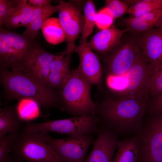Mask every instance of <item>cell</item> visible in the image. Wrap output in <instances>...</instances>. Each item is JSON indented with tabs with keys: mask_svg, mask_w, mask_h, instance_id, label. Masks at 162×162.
<instances>
[{
	"mask_svg": "<svg viewBox=\"0 0 162 162\" xmlns=\"http://www.w3.org/2000/svg\"><path fill=\"white\" fill-rule=\"evenodd\" d=\"M28 3L30 5L35 8H41L50 3L49 0H28Z\"/></svg>",
	"mask_w": 162,
	"mask_h": 162,
	"instance_id": "obj_34",
	"label": "cell"
},
{
	"mask_svg": "<svg viewBox=\"0 0 162 162\" xmlns=\"http://www.w3.org/2000/svg\"><path fill=\"white\" fill-rule=\"evenodd\" d=\"M20 134L19 131L10 133L0 140V162H8L11 159L8 153Z\"/></svg>",
	"mask_w": 162,
	"mask_h": 162,
	"instance_id": "obj_27",
	"label": "cell"
},
{
	"mask_svg": "<svg viewBox=\"0 0 162 162\" xmlns=\"http://www.w3.org/2000/svg\"><path fill=\"white\" fill-rule=\"evenodd\" d=\"M18 0H0V26L3 25L8 16L16 8Z\"/></svg>",
	"mask_w": 162,
	"mask_h": 162,
	"instance_id": "obj_32",
	"label": "cell"
},
{
	"mask_svg": "<svg viewBox=\"0 0 162 162\" xmlns=\"http://www.w3.org/2000/svg\"><path fill=\"white\" fill-rule=\"evenodd\" d=\"M137 137L118 140L117 152L112 162H136L138 157Z\"/></svg>",
	"mask_w": 162,
	"mask_h": 162,
	"instance_id": "obj_20",
	"label": "cell"
},
{
	"mask_svg": "<svg viewBox=\"0 0 162 162\" xmlns=\"http://www.w3.org/2000/svg\"><path fill=\"white\" fill-rule=\"evenodd\" d=\"M153 71L142 50L126 73L128 85L124 90L118 94L119 98H147L148 85Z\"/></svg>",
	"mask_w": 162,
	"mask_h": 162,
	"instance_id": "obj_10",
	"label": "cell"
},
{
	"mask_svg": "<svg viewBox=\"0 0 162 162\" xmlns=\"http://www.w3.org/2000/svg\"><path fill=\"white\" fill-rule=\"evenodd\" d=\"M41 29L46 40L50 44H57L66 40L65 32L58 18H48L44 22Z\"/></svg>",
	"mask_w": 162,
	"mask_h": 162,
	"instance_id": "obj_22",
	"label": "cell"
},
{
	"mask_svg": "<svg viewBox=\"0 0 162 162\" xmlns=\"http://www.w3.org/2000/svg\"><path fill=\"white\" fill-rule=\"evenodd\" d=\"M58 11L57 6H54L44 14L36 20L32 24L27 27L22 34L32 39H34L37 36L39 30L44 22L54 13Z\"/></svg>",
	"mask_w": 162,
	"mask_h": 162,
	"instance_id": "obj_26",
	"label": "cell"
},
{
	"mask_svg": "<svg viewBox=\"0 0 162 162\" xmlns=\"http://www.w3.org/2000/svg\"><path fill=\"white\" fill-rule=\"evenodd\" d=\"M106 4L105 7L114 19L128 13V5L123 0H106Z\"/></svg>",
	"mask_w": 162,
	"mask_h": 162,
	"instance_id": "obj_30",
	"label": "cell"
},
{
	"mask_svg": "<svg viewBox=\"0 0 162 162\" xmlns=\"http://www.w3.org/2000/svg\"><path fill=\"white\" fill-rule=\"evenodd\" d=\"M92 149L83 162H112L118 140L115 133L100 123Z\"/></svg>",
	"mask_w": 162,
	"mask_h": 162,
	"instance_id": "obj_13",
	"label": "cell"
},
{
	"mask_svg": "<svg viewBox=\"0 0 162 162\" xmlns=\"http://www.w3.org/2000/svg\"><path fill=\"white\" fill-rule=\"evenodd\" d=\"M142 50L138 33L125 32L119 44L104 55L106 76L126 74Z\"/></svg>",
	"mask_w": 162,
	"mask_h": 162,
	"instance_id": "obj_4",
	"label": "cell"
},
{
	"mask_svg": "<svg viewBox=\"0 0 162 162\" xmlns=\"http://www.w3.org/2000/svg\"><path fill=\"white\" fill-rule=\"evenodd\" d=\"M148 104L147 98H108L97 103L95 114L100 123L115 133H138Z\"/></svg>",
	"mask_w": 162,
	"mask_h": 162,
	"instance_id": "obj_1",
	"label": "cell"
},
{
	"mask_svg": "<svg viewBox=\"0 0 162 162\" xmlns=\"http://www.w3.org/2000/svg\"><path fill=\"white\" fill-rule=\"evenodd\" d=\"M34 8L28 3L27 0H18L16 7L8 16L3 26L9 29L20 26L26 28Z\"/></svg>",
	"mask_w": 162,
	"mask_h": 162,
	"instance_id": "obj_19",
	"label": "cell"
},
{
	"mask_svg": "<svg viewBox=\"0 0 162 162\" xmlns=\"http://www.w3.org/2000/svg\"><path fill=\"white\" fill-rule=\"evenodd\" d=\"M2 83L6 91L15 98H29L35 100L45 108H60L54 89L35 80L21 69L1 72Z\"/></svg>",
	"mask_w": 162,
	"mask_h": 162,
	"instance_id": "obj_2",
	"label": "cell"
},
{
	"mask_svg": "<svg viewBox=\"0 0 162 162\" xmlns=\"http://www.w3.org/2000/svg\"><path fill=\"white\" fill-rule=\"evenodd\" d=\"M115 26L102 30L92 36L88 42L92 50L104 56L120 43L124 33Z\"/></svg>",
	"mask_w": 162,
	"mask_h": 162,
	"instance_id": "obj_17",
	"label": "cell"
},
{
	"mask_svg": "<svg viewBox=\"0 0 162 162\" xmlns=\"http://www.w3.org/2000/svg\"><path fill=\"white\" fill-rule=\"evenodd\" d=\"M129 8V17H138L151 12L162 9V0H123Z\"/></svg>",
	"mask_w": 162,
	"mask_h": 162,
	"instance_id": "obj_23",
	"label": "cell"
},
{
	"mask_svg": "<svg viewBox=\"0 0 162 162\" xmlns=\"http://www.w3.org/2000/svg\"><path fill=\"white\" fill-rule=\"evenodd\" d=\"M147 109L152 115L162 113V94L153 98L151 101L148 103Z\"/></svg>",
	"mask_w": 162,
	"mask_h": 162,
	"instance_id": "obj_33",
	"label": "cell"
},
{
	"mask_svg": "<svg viewBox=\"0 0 162 162\" xmlns=\"http://www.w3.org/2000/svg\"><path fill=\"white\" fill-rule=\"evenodd\" d=\"M0 140L7 134L19 131L20 121L16 111L9 107L0 109Z\"/></svg>",
	"mask_w": 162,
	"mask_h": 162,
	"instance_id": "obj_21",
	"label": "cell"
},
{
	"mask_svg": "<svg viewBox=\"0 0 162 162\" xmlns=\"http://www.w3.org/2000/svg\"><path fill=\"white\" fill-rule=\"evenodd\" d=\"M14 157L28 162H61L42 134L25 129L11 149Z\"/></svg>",
	"mask_w": 162,
	"mask_h": 162,
	"instance_id": "obj_6",
	"label": "cell"
},
{
	"mask_svg": "<svg viewBox=\"0 0 162 162\" xmlns=\"http://www.w3.org/2000/svg\"><path fill=\"white\" fill-rule=\"evenodd\" d=\"M41 133L61 162H83L88 149L94 141V135L56 139L48 133Z\"/></svg>",
	"mask_w": 162,
	"mask_h": 162,
	"instance_id": "obj_8",
	"label": "cell"
},
{
	"mask_svg": "<svg viewBox=\"0 0 162 162\" xmlns=\"http://www.w3.org/2000/svg\"><path fill=\"white\" fill-rule=\"evenodd\" d=\"M114 20L107 9L105 7L97 13L95 24L98 28L102 30L110 27Z\"/></svg>",
	"mask_w": 162,
	"mask_h": 162,
	"instance_id": "obj_31",
	"label": "cell"
},
{
	"mask_svg": "<svg viewBox=\"0 0 162 162\" xmlns=\"http://www.w3.org/2000/svg\"><path fill=\"white\" fill-rule=\"evenodd\" d=\"M138 34L141 48L154 70L162 65V26Z\"/></svg>",
	"mask_w": 162,
	"mask_h": 162,
	"instance_id": "obj_15",
	"label": "cell"
},
{
	"mask_svg": "<svg viewBox=\"0 0 162 162\" xmlns=\"http://www.w3.org/2000/svg\"><path fill=\"white\" fill-rule=\"evenodd\" d=\"M106 83L109 88L118 94L127 87L128 80L126 74L117 76H107Z\"/></svg>",
	"mask_w": 162,
	"mask_h": 162,
	"instance_id": "obj_29",
	"label": "cell"
},
{
	"mask_svg": "<svg viewBox=\"0 0 162 162\" xmlns=\"http://www.w3.org/2000/svg\"><path fill=\"white\" fill-rule=\"evenodd\" d=\"M154 116L138 132L140 162H162V113Z\"/></svg>",
	"mask_w": 162,
	"mask_h": 162,
	"instance_id": "obj_9",
	"label": "cell"
},
{
	"mask_svg": "<svg viewBox=\"0 0 162 162\" xmlns=\"http://www.w3.org/2000/svg\"><path fill=\"white\" fill-rule=\"evenodd\" d=\"M147 93L153 98L162 94V65L153 71L149 81Z\"/></svg>",
	"mask_w": 162,
	"mask_h": 162,
	"instance_id": "obj_28",
	"label": "cell"
},
{
	"mask_svg": "<svg viewBox=\"0 0 162 162\" xmlns=\"http://www.w3.org/2000/svg\"><path fill=\"white\" fill-rule=\"evenodd\" d=\"M71 54H66L65 50L56 55L53 60L48 81V85L60 91L70 74Z\"/></svg>",
	"mask_w": 162,
	"mask_h": 162,
	"instance_id": "obj_18",
	"label": "cell"
},
{
	"mask_svg": "<svg viewBox=\"0 0 162 162\" xmlns=\"http://www.w3.org/2000/svg\"><path fill=\"white\" fill-rule=\"evenodd\" d=\"M119 26L124 27L125 32L138 33L149 29L162 26V9L133 18H122Z\"/></svg>",
	"mask_w": 162,
	"mask_h": 162,
	"instance_id": "obj_16",
	"label": "cell"
},
{
	"mask_svg": "<svg viewBox=\"0 0 162 162\" xmlns=\"http://www.w3.org/2000/svg\"><path fill=\"white\" fill-rule=\"evenodd\" d=\"M39 104L35 100L29 98L20 100L16 111L21 120H29L39 116Z\"/></svg>",
	"mask_w": 162,
	"mask_h": 162,
	"instance_id": "obj_24",
	"label": "cell"
},
{
	"mask_svg": "<svg viewBox=\"0 0 162 162\" xmlns=\"http://www.w3.org/2000/svg\"><path fill=\"white\" fill-rule=\"evenodd\" d=\"M8 162H23V160L15 157L14 158L12 157L11 159Z\"/></svg>",
	"mask_w": 162,
	"mask_h": 162,
	"instance_id": "obj_35",
	"label": "cell"
},
{
	"mask_svg": "<svg viewBox=\"0 0 162 162\" xmlns=\"http://www.w3.org/2000/svg\"><path fill=\"white\" fill-rule=\"evenodd\" d=\"M58 19L65 34L67 42L66 54H71L75 47V42L84 26V17L80 9L70 2L60 0L56 5Z\"/></svg>",
	"mask_w": 162,
	"mask_h": 162,
	"instance_id": "obj_11",
	"label": "cell"
},
{
	"mask_svg": "<svg viewBox=\"0 0 162 162\" xmlns=\"http://www.w3.org/2000/svg\"><path fill=\"white\" fill-rule=\"evenodd\" d=\"M92 85L78 68L72 69L60 91L61 110L74 116L95 114L97 104L91 97Z\"/></svg>",
	"mask_w": 162,
	"mask_h": 162,
	"instance_id": "obj_3",
	"label": "cell"
},
{
	"mask_svg": "<svg viewBox=\"0 0 162 162\" xmlns=\"http://www.w3.org/2000/svg\"><path fill=\"white\" fill-rule=\"evenodd\" d=\"M84 26L80 40H85L92 33L95 24L97 14L95 8L92 0H88L84 8Z\"/></svg>",
	"mask_w": 162,
	"mask_h": 162,
	"instance_id": "obj_25",
	"label": "cell"
},
{
	"mask_svg": "<svg viewBox=\"0 0 162 162\" xmlns=\"http://www.w3.org/2000/svg\"><path fill=\"white\" fill-rule=\"evenodd\" d=\"M100 122L95 114L41 123H28L26 130L41 133L52 132L70 136L97 134Z\"/></svg>",
	"mask_w": 162,
	"mask_h": 162,
	"instance_id": "obj_5",
	"label": "cell"
},
{
	"mask_svg": "<svg viewBox=\"0 0 162 162\" xmlns=\"http://www.w3.org/2000/svg\"><path fill=\"white\" fill-rule=\"evenodd\" d=\"M56 56L36 45L27 53L19 69L39 82L48 85L51 66Z\"/></svg>",
	"mask_w": 162,
	"mask_h": 162,
	"instance_id": "obj_12",
	"label": "cell"
},
{
	"mask_svg": "<svg viewBox=\"0 0 162 162\" xmlns=\"http://www.w3.org/2000/svg\"><path fill=\"white\" fill-rule=\"evenodd\" d=\"M34 39L0 27V64L12 70L19 69L27 53L36 44Z\"/></svg>",
	"mask_w": 162,
	"mask_h": 162,
	"instance_id": "obj_7",
	"label": "cell"
},
{
	"mask_svg": "<svg viewBox=\"0 0 162 162\" xmlns=\"http://www.w3.org/2000/svg\"><path fill=\"white\" fill-rule=\"evenodd\" d=\"M80 42L72 52L79 56L80 64L77 68L92 85L99 87L102 83V73L99 59L89 47L87 39L80 40Z\"/></svg>",
	"mask_w": 162,
	"mask_h": 162,
	"instance_id": "obj_14",
	"label": "cell"
}]
</instances>
